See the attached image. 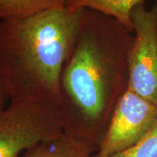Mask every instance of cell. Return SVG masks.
<instances>
[{"label":"cell","mask_w":157,"mask_h":157,"mask_svg":"<svg viewBox=\"0 0 157 157\" xmlns=\"http://www.w3.org/2000/svg\"><path fill=\"white\" fill-rule=\"evenodd\" d=\"M131 33L116 19L84 9L65 62L55 109L63 133L97 152L128 90Z\"/></svg>","instance_id":"6da1fadb"},{"label":"cell","mask_w":157,"mask_h":157,"mask_svg":"<svg viewBox=\"0 0 157 157\" xmlns=\"http://www.w3.org/2000/svg\"><path fill=\"white\" fill-rule=\"evenodd\" d=\"M83 10L61 8L0 21V77L10 101H39L55 107L62 69Z\"/></svg>","instance_id":"7a4b0ae2"},{"label":"cell","mask_w":157,"mask_h":157,"mask_svg":"<svg viewBox=\"0 0 157 157\" xmlns=\"http://www.w3.org/2000/svg\"><path fill=\"white\" fill-rule=\"evenodd\" d=\"M63 134L54 107L39 101H10L0 113V157H20Z\"/></svg>","instance_id":"3957f363"},{"label":"cell","mask_w":157,"mask_h":157,"mask_svg":"<svg viewBox=\"0 0 157 157\" xmlns=\"http://www.w3.org/2000/svg\"><path fill=\"white\" fill-rule=\"evenodd\" d=\"M134 42L129 54L128 89L157 106V22L153 6H138L131 14Z\"/></svg>","instance_id":"277c9868"},{"label":"cell","mask_w":157,"mask_h":157,"mask_svg":"<svg viewBox=\"0 0 157 157\" xmlns=\"http://www.w3.org/2000/svg\"><path fill=\"white\" fill-rule=\"evenodd\" d=\"M157 121V106L131 90L121 98L95 155L107 157L139 142Z\"/></svg>","instance_id":"5b68a950"},{"label":"cell","mask_w":157,"mask_h":157,"mask_svg":"<svg viewBox=\"0 0 157 157\" xmlns=\"http://www.w3.org/2000/svg\"><path fill=\"white\" fill-rule=\"evenodd\" d=\"M143 4L145 0H68L66 8L72 11L87 9L101 12L116 19L134 33L131 14L135 7Z\"/></svg>","instance_id":"8992f818"},{"label":"cell","mask_w":157,"mask_h":157,"mask_svg":"<svg viewBox=\"0 0 157 157\" xmlns=\"http://www.w3.org/2000/svg\"><path fill=\"white\" fill-rule=\"evenodd\" d=\"M94 154L86 144L63 134L30 148L23 157H93Z\"/></svg>","instance_id":"52a82bcc"},{"label":"cell","mask_w":157,"mask_h":157,"mask_svg":"<svg viewBox=\"0 0 157 157\" xmlns=\"http://www.w3.org/2000/svg\"><path fill=\"white\" fill-rule=\"evenodd\" d=\"M68 0H0V21L31 17L40 12L66 8Z\"/></svg>","instance_id":"ba28073f"},{"label":"cell","mask_w":157,"mask_h":157,"mask_svg":"<svg viewBox=\"0 0 157 157\" xmlns=\"http://www.w3.org/2000/svg\"><path fill=\"white\" fill-rule=\"evenodd\" d=\"M93 157H97L94 155ZM107 157H157V121L135 145Z\"/></svg>","instance_id":"9c48e42d"},{"label":"cell","mask_w":157,"mask_h":157,"mask_svg":"<svg viewBox=\"0 0 157 157\" xmlns=\"http://www.w3.org/2000/svg\"><path fill=\"white\" fill-rule=\"evenodd\" d=\"M10 103V96L3 79L0 77V113L3 112Z\"/></svg>","instance_id":"30bf717a"},{"label":"cell","mask_w":157,"mask_h":157,"mask_svg":"<svg viewBox=\"0 0 157 157\" xmlns=\"http://www.w3.org/2000/svg\"><path fill=\"white\" fill-rule=\"evenodd\" d=\"M154 7H155V12H156V22H157V6L155 5Z\"/></svg>","instance_id":"8fae6325"},{"label":"cell","mask_w":157,"mask_h":157,"mask_svg":"<svg viewBox=\"0 0 157 157\" xmlns=\"http://www.w3.org/2000/svg\"><path fill=\"white\" fill-rule=\"evenodd\" d=\"M155 2H156V6H157V0H155Z\"/></svg>","instance_id":"7c38bea8"}]
</instances>
